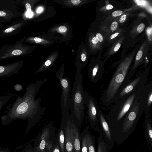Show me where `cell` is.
<instances>
[{
	"instance_id": "7bdbcfd3",
	"label": "cell",
	"mask_w": 152,
	"mask_h": 152,
	"mask_svg": "<svg viewBox=\"0 0 152 152\" xmlns=\"http://www.w3.org/2000/svg\"><path fill=\"white\" fill-rule=\"evenodd\" d=\"M113 7L111 4H109L107 5L106 7V8L107 10L111 9L113 8Z\"/></svg>"
},
{
	"instance_id": "484cf974",
	"label": "cell",
	"mask_w": 152,
	"mask_h": 152,
	"mask_svg": "<svg viewBox=\"0 0 152 152\" xmlns=\"http://www.w3.org/2000/svg\"><path fill=\"white\" fill-rule=\"evenodd\" d=\"M67 30V28L66 27L64 26H59L57 29L58 31L61 33H65Z\"/></svg>"
},
{
	"instance_id": "5bb4252c",
	"label": "cell",
	"mask_w": 152,
	"mask_h": 152,
	"mask_svg": "<svg viewBox=\"0 0 152 152\" xmlns=\"http://www.w3.org/2000/svg\"><path fill=\"white\" fill-rule=\"evenodd\" d=\"M64 151V152H75L72 136L71 124L69 118L65 128Z\"/></svg>"
},
{
	"instance_id": "836d02e7",
	"label": "cell",
	"mask_w": 152,
	"mask_h": 152,
	"mask_svg": "<svg viewBox=\"0 0 152 152\" xmlns=\"http://www.w3.org/2000/svg\"><path fill=\"white\" fill-rule=\"evenodd\" d=\"M80 58L83 62H85L86 60V54L84 53H82L80 56Z\"/></svg>"
},
{
	"instance_id": "3957f363",
	"label": "cell",
	"mask_w": 152,
	"mask_h": 152,
	"mask_svg": "<svg viewBox=\"0 0 152 152\" xmlns=\"http://www.w3.org/2000/svg\"><path fill=\"white\" fill-rule=\"evenodd\" d=\"M83 77L77 72L72 91L70 113L75 119L80 128L81 127L85 110L86 91L83 86Z\"/></svg>"
},
{
	"instance_id": "9c48e42d",
	"label": "cell",
	"mask_w": 152,
	"mask_h": 152,
	"mask_svg": "<svg viewBox=\"0 0 152 152\" xmlns=\"http://www.w3.org/2000/svg\"><path fill=\"white\" fill-rule=\"evenodd\" d=\"M25 38L21 39L12 45L3 46L0 49V60L9 58L25 55L29 48L23 44Z\"/></svg>"
},
{
	"instance_id": "2e32d148",
	"label": "cell",
	"mask_w": 152,
	"mask_h": 152,
	"mask_svg": "<svg viewBox=\"0 0 152 152\" xmlns=\"http://www.w3.org/2000/svg\"><path fill=\"white\" fill-rule=\"evenodd\" d=\"M66 126L61 125L59 129L54 137L55 139L59 144L61 152H64V145Z\"/></svg>"
},
{
	"instance_id": "603a6c76",
	"label": "cell",
	"mask_w": 152,
	"mask_h": 152,
	"mask_svg": "<svg viewBox=\"0 0 152 152\" xmlns=\"http://www.w3.org/2000/svg\"><path fill=\"white\" fill-rule=\"evenodd\" d=\"M21 152H37L36 149L31 143L28 144L23 149Z\"/></svg>"
},
{
	"instance_id": "1f68e13d",
	"label": "cell",
	"mask_w": 152,
	"mask_h": 152,
	"mask_svg": "<svg viewBox=\"0 0 152 152\" xmlns=\"http://www.w3.org/2000/svg\"><path fill=\"white\" fill-rule=\"evenodd\" d=\"M96 37L98 41L100 42H102V41L103 40V37L100 33H97L96 34Z\"/></svg>"
},
{
	"instance_id": "5b68a950",
	"label": "cell",
	"mask_w": 152,
	"mask_h": 152,
	"mask_svg": "<svg viewBox=\"0 0 152 152\" xmlns=\"http://www.w3.org/2000/svg\"><path fill=\"white\" fill-rule=\"evenodd\" d=\"M64 68H61L56 72V76L59 81L62 88V92L61 99V125L66 126L69 117L71 104L70 93L71 84L67 76L64 77Z\"/></svg>"
},
{
	"instance_id": "f6af8a7d",
	"label": "cell",
	"mask_w": 152,
	"mask_h": 152,
	"mask_svg": "<svg viewBox=\"0 0 152 152\" xmlns=\"http://www.w3.org/2000/svg\"><path fill=\"white\" fill-rule=\"evenodd\" d=\"M42 7H40L39 8L37 9V12L38 13H40L42 11Z\"/></svg>"
},
{
	"instance_id": "4316f807",
	"label": "cell",
	"mask_w": 152,
	"mask_h": 152,
	"mask_svg": "<svg viewBox=\"0 0 152 152\" xmlns=\"http://www.w3.org/2000/svg\"><path fill=\"white\" fill-rule=\"evenodd\" d=\"M118 23L116 21H114L113 22L110 26V29L112 31H115L116 29Z\"/></svg>"
},
{
	"instance_id": "4dcf8cb0",
	"label": "cell",
	"mask_w": 152,
	"mask_h": 152,
	"mask_svg": "<svg viewBox=\"0 0 152 152\" xmlns=\"http://www.w3.org/2000/svg\"><path fill=\"white\" fill-rule=\"evenodd\" d=\"M53 141H50L48 143L47 147L45 152H50L52 145Z\"/></svg>"
},
{
	"instance_id": "52a82bcc",
	"label": "cell",
	"mask_w": 152,
	"mask_h": 152,
	"mask_svg": "<svg viewBox=\"0 0 152 152\" xmlns=\"http://www.w3.org/2000/svg\"><path fill=\"white\" fill-rule=\"evenodd\" d=\"M149 70H145L138 74L136 77L129 82L116 94L113 104H115L125 95L137 89L144 87L147 83Z\"/></svg>"
},
{
	"instance_id": "6da1fadb",
	"label": "cell",
	"mask_w": 152,
	"mask_h": 152,
	"mask_svg": "<svg viewBox=\"0 0 152 152\" xmlns=\"http://www.w3.org/2000/svg\"><path fill=\"white\" fill-rule=\"evenodd\" d=\"M47 81V78L41 79L28 85L26 88L23 96L19 95L15 101L7 107L5 113L1 116V124L5 126L16 119H28L26 132L30 129L42 118L46 107L41 106L42 98L36 99V96L43 83Z\"/></svg>"
},
{
	"instance_id": "60d3db41",
	"label": "cell",
	"mask_w": 152,
	"mask_h": 152,
	"mask_svg": "<svg viewBox=\"0 0 152 152\" xmlns=\"http://www.w3.org/2000/svg\"><path fill=\"white\" fill-rule=\"evenodd\" d=\"M7 14V13L5 12L0 11V17H5Z\"/></svg>"
},
{
	"instance_id": "7402d4cb",
	"label": "cell",
	"mask_w": 152,
	"mask_h": 152,
	"mask_svg": "<svg viewBox=\"0 0 152 152\" xmlns=\"http://www.w3.org/2000/svg\"><path fill=\"white\" fill-rule=\"evenodd\" d=\"M50 152H61L59 144L55 138L53 141Z\"/></svg>"
},
{
	"instance_id": "9a60e30c",
	"label": "cell",
	"mask_w": 152,
	"mask_h": 152,
	"mask_svg": "<svg viewBox=\"0 0 152 152\" xmlns=\"http://www.w3.org/2000/svg\"><path fill=\"white\" fill-rule=\"evenodd\" d=\"M144 126L145 137L148 145L152 147V124L150 113L145 114Z\"/></svg>"
},
{
	"instance_id": "d6a6232c",
	"label": "cell",
	"mask_w": 152,
	"mask_h": 152,
	"mask_svg": "<svg viewBox=\"0 0 152 152\" xmlns=\"http://www.w3.org/2000/svg\"><path fill=\"white\" fill-rule=\"evenodd\" d=\"M22 87L20 84H16L14 87L15 89L17 91H20L22 89Z\"/></svg>"
},
{
	"instance_id": "7c38bea8",
	"label": "cell",
	"mask_w": 152,
	"mask_h": 152,
	"mask_svg": "<svg viewBox=\"0 0 152 152\" xmlns=\"http://www.w3.org/2000/svg\"><path fill=\"white\" fill-rule=\"evenodd\" d=\"M23 64V61H18L6 65L0 66V77L8 78L16 74Z\"/></svg>"
},
{
	"instance_id": "cb8c5ba5",
	"label": "cell",
	"mask_w": 152,
	"mask_h": 152,
	"mask_svg": "<svg viewBox=\"0 0 152 152\" xmlns=\"http://www.w3.org/2000/svg\"><path fill=\"white\" fill-rule=\"evenodd\" d=\"M65 3L67 5L77 6L80 5L82 1L80 0H72L65 1Z\"/></svg>"
},
{
	"instance_id": "e0dca14e",
	"label": "cell",
	"mask_w": 152,
	"mask_h": 152,
	"mask_svg": "<svg viewBox=\"0 0 152 152\" xmlns=\"http://www.w3.org/2000/svg\"><path fill=\"white\" fill-rule=\"evenodd\" d=\"M90 128L88 126H87L83 132L80 133V140L81 152H88L87 134L88 130Z\"/></svg>"
},
{
	"instance_id": "f1b7e54d",
	"label": "cell",
	"mask_w": 152,
	"mask_h": 152,
	"mask_svg": "<svg viewBox=\"0 0 152 152\" xmlns=\"http://www.w3.org/2000/svg\"><path fill=\"white\" fill-rule=\"evenodd\" d=\"M142 55V52L141 50H139L137 53L136 57V59L137 61L139 60L141 58Z\"/></svg>"
},
{
	"instance_id": "8fae6325",
	"label": "cell",
	"mask_w": 152,
	"mask_h": 152,
	"mask_svg": "<svg viewBox=\"0 0 152 152\" xmlns=\"http://www.w3.org/2000/svg\"><path fill=\"white\" fill-rule=\"evenodd\" d=\"M69 119L71 126L72 136L75 152H81L80 140V129L73 115L69 114Z\"/></svg>"
},
{
	"instance_id": "83f0119b",
	"label": "cell",
	"mask_w": 152,
	"mask_h": 152,
	"mask_svg": "<svg viewBox=\"0 0 152 152\" xmlns=\"http://www.w3.org/2000/svg\"><path fill=\"white\" fill-rule=\"evenodd\" d=\"M122 13V11L117 10L113 12L112 13V15L114 17H117L121 15Z\"/></svg>"
},
{
	"instance_id": "30bf717a",
	"label": "cell",
	"mask_w": 152,
	"mask_h": 152,
	"mask_svg": "<svg viewBox=\"0 0 152 152\" xmlns=\"http://www.w3.org/2000/svg\"><path fill=\"white\" fill-rule=\"evenodd\" d=\"M99 122L100 133L104 141L112 149L114 145L115 141L110 131L109 126L104 115V114L101 110L99 113Z\"/></svg>"
},
{
	"instance_id": "d590c367",
	"label": "cell",
	"mask_w": 152,
	"mask_h": 152,
	"mask_svg": "<svg viewBox=\"0 0 152 152\" xmlns=\"http://www.w3.org/2000/svg\"><path fill=\"white\" fill-rule=\"evenodd\" d=\"M126 15H122L119 20V21L121 23H123L124 21L126 18Z\"/></svg>"
},
{
	"instance_id": "ab89813d",
	"label": "cell",
	"mask_w": 152,
	"mask_h": 152,
	"mask_svg": "<svg viewBox=\"0 0 152 152\" xmlns=\"http://www.w3.org/2000/svg\"><path fill=\"white\" fill-rule=\"evenodd\" d=\"M26 15L27 17L31 18L32 17L33 15V13L31 11H27L26 13Z\"/></svg>"
},
{
	"instance_id": "74e56055",
	"label": "cell",
	"mask_w": 152,
	"mask_h": 152,
	"mask_svg": "<svg viewBox=\"0 0 152 152\" xmlns=\"http://www.w3.org/2000/svg\"><path fill=\"white\" fill-rule=\"evenodd\" d=\"M91 42L93 44H96L98 43V41L96 37H94L91 40Z\"/></svg>"
},
{
	"instance_id": "4fadbf2b",
	"label": "cell",
	"mask_w": 152,
	"mask_h": 152,
	"mask_svg": "<svg viewBox=\"0 0 152 152\" xmlns=\"http://www.w3.org/2000/svg\"><path fill=\"white\" fill-rule=\"evenodd\" d=\"M141 96L145 114L149 113L152 103V82L147 83L143 88Z\"/></svg>"
},
{
	"instance_id": "44dd1931",
	"label": "cell",
	"mask_w": 152,
	"mask_h": 152,
	"mask_svg": "<svg viewBox=\"0 0 152 152\" xmlns=\"http://www.w3.org/2000/svg\"><path fill=\"white\" fill-rule=\"evenodd\" d=\"M23 23H19L14 25L7 28L3 31V33L5 34L11 33L17 29L20 28L23 24Z\"/></svg>"
},
{
	"instance_id": "7a4b0ae2",
	"label": "cell",
	"mask_w": 152,
	"mask_h": 152,
	"mask_svg": "<svg viewBox=\"0 0 152 152\" xmlns=\"http://www.w3.org/2000/svg\"><path fill=\"white\" fill-rule=\"evenodd\" d=\"M144 87L124 96L114 104L107 114H104L116 143L125 116L135 100L141 94Z\"/></svg>"
},
{
	"instance_id": "277c9868",
	"label": "cell",
	"mask_w": 152,
	"mask_h": 152,
	"mask_svg": "<svg viewBox=\"0 0 152 152\" xmlns=\"http://www.w3.org/2000/svg\"><path fill=\"white\" fill-rule=\"evenodd\" d=\"M141 94L135 100L125 116L116 143L118 146L126 140L134 131L144 111Z\"/></svg>"
},
{
	"instance_id": "8d00e7d4",
	"label": "cell",
	"mask_w": 152,
	"mask_h": 152,
	"mask_svg": "<svg viewBox=\"0 0 152 152\" xmlns=\"http://www.w3.org/2000/svg\"><path fill=\"white\" fill-rule=\"evenodd\" d=\"M121 44L119 43H117L115 46L114 50L115 52H117L120 48L121 46Z\"/></svg>"
},
{
	"instance_id": "ba28073f",
	"label": "cell",
	"mask_w": 152,
	"mask_h": 152,
	"mask_svg": "<svg viewBox=\"0 0 152 152\" xmlns=\"http://www.w3.org/2000/svg\"><path fill=\"white\" fill-rule=\"evenodd\" d=\"M55 133V129L52 122L46 124L42 128L41 133L39 132L33 140V147L36 148L37 152H45L48 144L54 140Z\"/></svg>"
},
{
	"instance_id": "b9f144b4",
	"label": "cell",
	"mask_w": 152,
	"mask_h": 152,
	"mask_svg": "<svg viewBox=\"0 0 152 152\" xmlns=\"http://www.w3.org/2000/svg\"><path fill=\"white\" fill-rule=\"evenodd\" d=\"M119 34V33L118 32L114 34H113L110 36V39H112L116 37Z\"/></svg>"
},
{
	"instance_id": "ffe728a7",
	"label": "cell",
	"mask_w": 152,
	"mask_h": 152,
	"mask_svg": "<svg viewBox=\"0 0 152 152\" xmlns=\"http://www.w3.org/2000/svg\"><path fill=\"white\" fill-rule=\"evenodd\" d=\"M15 94L7 93L6 95L0 96V111L3 107L5 104L9 99Z\"/></svg>"
},
{
	"instance_id": "8992f818",
	"label": "cell",
	"mask_w": 152,
	"mask_h": 152,
	"mask_svg": "<svg viewBox=\"0 0 152 152\" xmlns=\"http://www.w3.org/2000/svg\"><path fill=\"white\" fill-rule=\"evenodd\" d=\"M85 109L88 126L94 131L100 133L99 113L100 109L95 98L87 91H86Z\"/></svg>"
},
{
	"instance_id": "d6986e66",
	"label": "cell",
	"mask_w": 152,
	"mask_h": 152,
	"mask_svg": "<svg viewBox=\"0 0 152 152\" xmlns=\"http://www.w3.org/2000/svg\"><path fill=\"white\" fill-rule=\"evenodd\" d=\"M111 149L110 147L104 141L101 136L99 135L97 139V152H109Z\"/></svg>"
},
{
	"instance_id": "ee69618b",
	"label": "cell",
	"mask_w": 152,
	"mask_h": 152,
	"mask_svg": "<svg viewBox=\"0 0 152 152\" xmlns=\"http://www.w3.org/2000/svg\"><path fill=\"white\" fill-rule=\"evenodd\" d=\"M135 3L138 5H141V2L139 0H134Z\"/></svg>"
},
{
	"instance_id": "f546056e",
	"label": "cell",
	"mask_w": 152,
	"mask_h": 152,
	"mask_svg": "<svg viewBox=\"0 0 152 152\" xmlns=\"http://www.w3.org/2000/svg\"><path fill=\"white\" fill-rule=\"evenodd\" d=\"M33 40L36 43H40L45 41V40L40 38L35 37L33 38Z\"/></svg>"
},
{
	"instance_id": "e575fe53",
	"label": "cell",
	"mask_w": 152,
	"mask_h": 152,
	"mask_svg": "<svg viewBox=\"0 0 152 152\" xmlns=\"http://www.w3.org/2000/svg\"><path fill=\"white\" fill-rule=\"evenodd\" d=\"M25 7L27 11H31V4L28 3H26L25 4Z\"/></svg>"
},
{
	"instance_id": "f35d334b",
	"label": "cell",
	"mask_w": 152,
	"mask_h": 152,
	"mask_svg": "<svg viewBox=\"0 0 152 152\" xmlns=\"http://www.w3.org/2000/svg\"><path fill=\"white\" fill-rule=\"evenodd\" d=\"M0 152H10V150L6 148H0Z\"/></svg>"
},
{
	"instance_id": "ac0fdd59",
	"label": "cell",
	"mask_w": 152,
	"mask_h": 152,
	"mask_svg": "<svg viewBox=\"0 0 152 152\" xmlns=\"http://www.w3.org/2000/svg\"><path fill=\"white\" fill-rule=\"evenodd\" d=\"M89 129L87 131V134L88 152H96L95 138Z\"/></svg>"
},
{
	"instance_id": "d4e9b609",
	"label": "cell",
	"mask_w": 152,
	"mask_h": 152,
	"mask_svg": "<svg viewBox=\"0 0 152 152\" xmlns=\"http://www.w3.org/2000/svg\"><path fill=\"white\" fill-rule=\"evenodd\" d=\"M145 27V25L142 23L139 24L137 27V30L139 33H141Z\"/></svg>"
}]
</instances>
